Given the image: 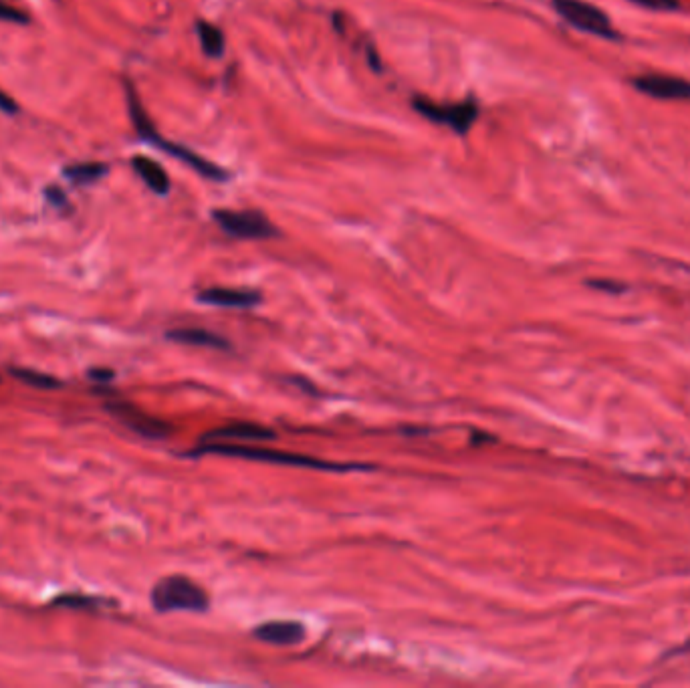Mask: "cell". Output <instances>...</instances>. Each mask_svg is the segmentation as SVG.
<instances>
[{"label":"cell","instance_id":"6da1fadb","mask_svg":"<svg viewBox=\"0 0 690 688\" xmlns=\"http://www.w3.org/2000/svg\"><path fill=\"white\" fill-rule=\"evenodd\" d=\"M204 454L233 456V458H245V461H255V463H269V465L297 467V469H311V471H329V473H352V471L376 469L364 463H331V461H321V458L307 456V454L283 452V450L265 448V446H247V444H237V442H204V444H198L186 456L196 458Z\"/></svg>","mask_w":690,"mask_h":688},{"label":"cell","instance_id":"7a4b0ae2","mask_svg":"<svg viewBox=\"0 0 690 688\" xmlns=\"http://www.w3.org/2000/svg\"><path fill=\"white\" fill-rule=\"evenodd\" d=\"M126 97H128V111H130L132 124H134L136 132L140 134L142 140L154 144L158 150L170 154L172 158L182 160L186 166H190L192 170H196L198 174H202V176L208 178V180L224 182V180L228 178V174H226L222 168H218L216 164H212L210 160H206V158L194 154V152L188 150L186 146H180V144H174V142L164 140V138L158 134V130H156V126L152 124V120L148 118V113H146L144 105L140 103V97H138L136 89H134L130 83H126Z\"/></svg>","mask_w":690,"mask_h":688},{"label":"cell","instance_id":"3957f363","mask_svg":"<svg viewBox=\"0 0 690 688\" xmlns=\"http://www.w3.org/2000/svg\"><path fill=\"white\" fill-rule=\"evenodd\" d=\"M152 606L160 614L194 612L202 614L210 606L206 592L186 576H168L152 590Z\"/></svg>","mask_w":690,"mask_h":688},{"label":"cell","instance_id":"277c9868","mask_svg":"<svg viewBox=\"0 0 690 688\" xmlns=\"http://www.w3.org/2000/svg\"><path fill=\"white\" fill-rule=\"evenodd\" d=\"M555 13L573 29L588 33L604 41H620L622 35L614 27L612 19L586 0H553Z\"/></svg>","mask_w":690,"mask_h":688},{"label":"cell","instance_id":"5b68a950","mask_svg":"<svg viewBox=\"0 0 690 688\" xmlns=\"http://www.w3.org/2000/svg\"><path fill=\"white\" fill-rule=\"evenodd\" d=\"M212 218L222 233L235 239L259 241L279 235L277 226L265 214L255 210H214Z\"/></svg>","mask_w":690,"mask_h":688},{"label":"cell","instance_id":"8992f818","mask_svg":"<svg viewBox=\"0 0 690 688\" xmlns=\"http://www.w3.org/2000/svg\"><path fill=\"white\" fill-rule=\"evenodd\" d=\"M414 107L422 113L426 120L436 122V124H444V126L452 128L460 136H465L473 128L477 118H479V107H477V103L473 99H469L465 103L438 105V103H432L428 99L418 97L414 101Z\"/></svg>","mask_w":690,"mask_h":688},{"label":"cell","instance_id":"52a82bcc","mask_svg":"<svg viewBox=\"0 0 690 688\" xmlns=\"http://www.w3.org/2000/svg\"><path fill=\"white\" fill-rule=\"evenodd\" d=\"M107 410L111 412V416L118 418L124 426H128L130 430H134L136 434L144 436V438H166L172 432V426L166 424L160 418H154L150 414H146L144 410H140L138 406L124 402V400H111L107 404Z\"/></svg>","mask_w":690,"mask_h":688},{"label":"cell","instance_id":"ba28073f","mask_svg":"<svg viewBox=\"0 0 690 688\" xmlns=\"http://www.w3.org/2000/svg\"><path fill=\"white\" fill-rule=\"evenodd\" d=\"M632 87L660 101H690V81L664 73H646L632 79Z\"/></svg>","mask_w":690,"mask_h":688},{"label":"cell","instance_id":"9c48e42d","mask_svg":"<svg viewBox=\"0 0 690 688\" xmlns=\"http://www.w3.org/2000/svg\"><path fill=\"white\" fill-rule=\"evenodd\" d=\"M198 303L224 307V309H251L257 307L263 297L253 289H228V287H208L196 295Z\"/></svg>","mask_w":690,"mask_h":688},{"label":"cell","instance_id":"30bf717a","mask_svg":"<svg viewBox=\"0 0 690 688\" xmlns=\"http://www.w3.org/2000/svg\"><path fill=\"white\" fill-rule=\"evenodd\" d=\"M277 434L267 428V426H261V424H253V422H235V424H228V426H222V428H214L210 432H206L198 444H204V442H237V440H243V442H263V440H275Z\"/></svg>","mask_w":690,"mask_h":688},{"label":"cell","instance_id":"8fae6325","mask_svg":"<svg viewBox=\"0 0 690 688\" xmlns=\"http://www.w3.org/2000/svg\"><path fill=\"white\" fill-rule=\"evenodd\" d=\"M253 634L261 642H267L273 646H295L305 640L307 630L301 622H295V620H273V622L259 624L253 630Z\"/></svg>","mask_w":690,"mask_h":688},{"label":"cell","instance_id":"7c38bea8","mask_svg":"<svg viewBox=\"0 0 690 688\" xmlns=\"http://www.w3.org/2000/svg\"><path fill=\"white\" fill-rule=\"evenodd\" d=\"M168 339L176 341V343H184V346H192V348H210V350H218V352H226L230 350V341L210 329L204 327H180V329H172L166 333Z\"/></svg>","mask_w":690,"mask_h":688},{"label":"cell","instance_id":"4fadbf2b","mask_svg":"<svg viewBox=\"0 0 690 688\" xmlns=\"http://www.w3.org/2000/svg\"><path fill=\"white\" fill-rule=\"evenodd\" d=\"M134 172L144 180V184L158 196H166L170 192V178L166 170L146 156H134L132 158Z\"/></svg>","mask_w":690,"mask_h":688},{"label":"cell","instance_id":"5bb4252c","mask_svg":"<svg viewBox=\"0 0 690 688\" xmlns=\"http://www.w3.org/2000/svg\"><path fill=\"white\" fill-rule=\"evenodd\" d=\"M109 174V166L103 162H83V164H71L63 170V176L71 182V184H79V186H87V184H95L97 180H101L103 176Z\"/></svg>","mask_w":690,"mask_h":688},{"label":"cell","instance_id":"9a60e30c","mask_svg":"<svg viewBox=\"0 0 690 688\" xmlns=\"http://www.w3.org/2000/svg\"><path fill=\"white\" fill-rule=\"evenodd\" d=\"M196 33H198V41H200V47L204 51V55L216 59V57H222L224 53V35L218 27L206 23V21H198L196 23Z\"/></svg>","mask_w":690,"mask_h":688},{"label":"cell","instance_id":"2e32d148","mask_svg":"<svg viewBox=\"0 0 690 688\" xmlns=\"http://www.w3.org/2000/svg\"><path fill=\"white\" fill-rule=\"evenodd\" d=\"M13 376H17L21 382L41 388V390H51V388H61V382L53 376L35 372V370H13Z\"/></svg>","mask_w":690,"mask_h":688},{"label":"cell","instance_id":"e0dca14e","mask_svg":"<svg viewBox=\"0 0 690 688\" xmlns=\"http://www.w3.org/2000/svg\"><path fill=\"white\" fill-rule=\"evenodd\" d=\"M57 604H63L67 608H73V610H97L99 602L95 598H87V596H63L57 600Z\"/></svg>","mask_w":690,"mask_h":688},{"label":"cell","instance_id":"ac0fdd59","mask_svg":"<svg viewBox=\"0 0 690 688\" xmlns=\"http://www.w3.org/2000/svg\"><path fill=\"white\" fill-rule=\"evenodd\" d=\"M634 5L642 7V9H648V11H676L680 7L678 0H632Z\"/></svg>","mask_w":690,"mask_h":688},{"label":"cell","instance_id":"d6986e66","mask_svg":"<svg viewBox=\"0 0 690 688\" xmlns=\"http://www.w3.org/2000/svg\"><path fill=\"white\" fill-rule=\"evenodd\" d=\"M0 21H5V23H15V25H29V15H25L23 11L19 9H13L5 3H0Z\"/></svg>","mask_w":690,"mask_h":688},{"label":"cell","instance_id":"ffe728a7","mask_svg":"<svg viewBox=\"0 0 690 688\" xmlns=\"http://www.w3.org/2000/svg\"><path fill=\"white\" fill-rule=\"evenodd\" d=\"M45 198H47V202L53 204L55 208H67V206H69L67 196H65V192H63L59 186H49V188L45 190Z\"/></svg>","mask_w":690,"mask_h":688},{"label":"cell","instance_id":"44dd1931","mask_svg":"<svg viewBox=\"0 0 690 688\" xmlns=\"http://www.w3.org/2000/svg\"><path fill=\"white\" fill-rule=\"evenodd\" d=\"M0 111L7 113V116H15V113H19L17 101L11 95H7L3 89H0Z\"/></svg>","mask_w":690,"mask_h":688},{"label":"cell","instance_id":"7402d4cb","mask_svg":"<svg viewBox=\"0 0 690 688\" xmlns=\"http://www.w3.org/2000/svg\"><path fill=\"white\" fill-rule=\"evenodd\" d=\"M89 376H91L95 382H109V380L113 378V372H109V370H93Z\"/></svg>","mask_w":690,"mask_h":688}]
</instances>
